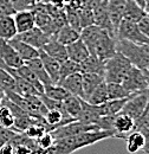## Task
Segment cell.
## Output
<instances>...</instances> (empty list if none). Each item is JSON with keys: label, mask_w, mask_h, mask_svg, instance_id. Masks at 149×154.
<instances>
[{"label": "cell", "mask_w": 149, "mask_h": 154, "mask_svg": "<svg viewBox=\"0 0 149 154\" xmlns=\"http://www.w3.org/2000/svg\"><path fill=\"white\" fill-rule=\"evenodd\" d=\"M109 137H114V132L111 131H89L81 134L55 140L49 148L40 149L36 154H71L81 148L95 145Z\"/></svg>", "instance_id": "1"}, {"label": "cell", "mask_w": 149, "mask_h": 154, "mask_svg": "<svg viewBox=\"0 0 149 154\" xmlns=\"http://www.w3.org/2000/svg\"><path fill=\"white\" fill-rule=\"evenodd\" d=\"M79 38L87 45L90 55H95L101 60H107L117 52L116 38L107 30L95 24L83 27L81 30Z\"/></svg>", "instance_id": "2"}, {"label": "cell", "mask_w": 149, "mask_h": 154, "mask_svg": "<svg viewBox=\"0 0 149 154\" xmlns=\"http://www.w3.org/2000/svg\"><path fill=\"white\" fill-rule=\"evenodd\" d=\"M116 51L138 69L146 70L149 66V44H136L124 39H116Z\"/></svg>", "instance_id": "3"}, {"label": "cell", "mask_w": 149, "mask_h": 154, "mask_svg": "<svg viewBox=\"0 0 149 154\" xmlns=\"http://www.w3.org/2000/svg\"><path fill=\"white\" fill-rule=\"evenodd\" d=\"M131 66L132 64L122 54L116 52L104 60V81L107 83H122Z\"/></svg>", "instance_id": "4"}, {"label": "cell", "mask_w": 149, "mask_h": 154, "mask_svg": "<svg viewBox=\"0 0 149 154\" xmlns=\"http://www.w3.org/2000/svg\"><path fill=\"white\" fill-rule=\"evenodd\" d=\"M116 39H124L136 44H149V39L142 33L137 23L130 20L122 19L117 29Z\"/></svg>", "instance_id": "5"}, {"label": "cell", "mask_w": 149, "mask_h": 154, "mask_svg": "<svg viewBox=\"0 0 149 154\" xmlns=\"http://www.w3.org/2000/svg\"><path fill=\"white\" fill-rule=\"evenodd\" d=\"M148 102V89L143 90V91H140V93H135L130 97H128V100L123 104V107H122L120 113L127 114L128 116H130L131 119L136 120L138 116L143 113V110L147 107Z\"/></svg>", "instance_id": "6"}, {"label": "cell", "mask_w": 149, "mask_h": 154, "mask_svg": "<svg viewBox=\"0 0 149 154\" xmlns=\"http://www.w3.org/2000/svg\"><path fill=\"white\" fill-rule=\"evenodd\" d=\"M121 84L131 94L140 93V91H143V90L148 89L144 70L138 69L134 65L130 68V70L128 71V74L126 75L123 82Z\"/></svg>", "instance_id": "7"}, {"label": "cell", "mask_w": 149, "mask_h": 154, "mask_svg": "<svg viewBox=\"0 0 149 154\" xmlns=\"http://www.w3.org/2000/svg\"><path fill=\"white\" fill-rule=\"evenodd\" d=\"M98 129L99 128L96 125H87V123H83L78 120H74V121H71L69 123H65V125L58 127L50 133L52 135L53 140H58V139H63V137H66V136H72V135L81 134V133H84V132L98 131Z\"/></svg>", "instance_id": "8"}, {"label": "cell", "mask_w": 149, "mask_h": 154, "mask_svg": "<svg viewBox=\"0 0 149 154\" xmlns=\"http://www.w3.org/2000/svg\"><path fill=\"white\" fill-rule=\"evenodd\" d=\"M91 8L93 13V24L107 30L111 36L115 37L114 29L108 13V0H93Z\"/></svg>", "instance_id": "9"}, {"label": "cell", "mask_w": 149, "mask_h": 154, "mask_svg": "<svg viewBox=\"0 0 149 154\" xmlns=\"http://www.w3.org/2000/svg\"><path fill=\"white\" fill-rule=\"evenodd\" d=\"M112 131H114V137L124 140L128 134L135 131V120L127 114L117 113L114 117Z\"/></svg>", "instance_id": "10"}, {"label": "cell", "mask_w": 149, "mask_h": 154, "mask_svg": "<svg viewBox=\"0 0 149 154\" xmlns=\"http://www.w3.org/2000/svg\"><path fill=\"white\" fill-rule=\"evenodd\" d=\"M16 38H18L19 40H23V42L30 44L31 46L40 50L46 43H49V40L52 37H50L47 33H45L39 27L35 26V27H32L29 31H25V32H21V33H17Z\"/></svg>", "instance_id": "11"}, {"label": "cell", "mask_w": 149, "mask_h": 154, "mask_svg": "<svg viewBox=\"0 0 149 154\" xmlns=\"http://www.w3.org/2000/svg\"><path fill=\"white\" fill-rule=\"evenodd\" d=\"M0 62L10 68H19L24 64V60L19 57L17 51L8 43V40L0 38Z\"/></svg>", "instance_id": "12"}, {"label": "cell", "mask_w": 149, "mask_h": 154, "mask_svg": "<svg viewBox=\"0 0 149 154\" xmlns=\"http://www.w3.org/2000/svg\"><path fill=\"white\" fill-rule=\"evenodd\" d=\"M101 116H103V114H102L99 104L98 106L90 104L89 102L82 100V109H81L79 115L77 116L78 121H81L83 123H87V125H95L96 121Z\"/></svg>", "instance_id": "13"}, {"label": "cell", "mask_w": 149, "mask_h": 154, "mask_svg": "<svg viewBox=\"0 0 149 154\" xmlns=\"http://www.w3.org/2000/svg\"><path fill=\"white\" fill-rule=\"evenodd\" d=\"M124 7H126V0H108V13L114 29L115 37H116L120 23L123 19Z\"/></svg>", "instance_id": "14"}, {"label": "cell", "mask_w": 149, "mask_h": 154, "mask_svg": "<svg viewBox=\"0 0 149 154\" xmlns=\"http://www.w3.org/2000/svg\"><path fill=\"white\" fill-rule=\"evenodd\" d=\"M13 19L16 23L17 32L21 33L25 31L31 30L32 27L36 26V20H35V14L32 10H23V11H17L13 14Z\"/></svg>", "instance_id": "15"}, {"label": "cell", "mask_w": 149, "mask_h": 154, "mask_svg": "<svg viewBox=\"0 0 149 154\" xmlns=\"http://www.w3.org/2000/svg\"><path fill=\"white\" fill-rule=\"evenodd\" d=\"M39 59L41 60L44 69L46 70L49 77L51 78L53 84H58L59 82V69H60V63L56 60L55 58L49 56L46 52H44L41 49L39 50Z\"/></svg>", "instance_id": "16"}, {"label": "cell", "mask_w": 149, "mask_h": 154, "mask_svg": "<svg viewBox=\"0 0 149 154\" xmlns=\"http://www.w3.org/2000/svg\"><path fill=\"white\" fill-rule=\"evenodd\" d=\"M8 43L13 46V49L17 51V54L19 55V57L21 58L24 62L26 60H30V59H33L39 56V50L31 46L30 44L23 42V40H19L18 38H12L8 40Z\"/></svg>", "instance_id": "17"}, {"label": "cell", "mask_w": 149, "mask_h": 154, "mask_svg": "<svg viewBox=\"0 0 149 154\" xmlns=\"http://www.w3.org/2000/svg\"><path fill=\"white\" fill-rule=\"evenodd\" d=\"M41 50L44 52H46L49 56L55 58L59 63H63L64 60L68 59V51H66V46L63 45L62 43H59L56 38H51L49 40V43H46Z\"/></svg>", "instance_id": "18"}, {"label": "cell", "mask_w": 149, "mask_h": 154, "mask_svg": "<svg viewBox=\"0 0 149 154\" xmlns=\"http://www.w3.org/2000/svg\"><path fill=\"white\" fill-rule=\"evenodd\" d=\"M104 81V76L93 74V72H82V87H83V97L82 100L87 101L93 90Z\"/></svg>", "instance_id": "19"}, {"label": "cell", "mask_w": 149, "mask_h": 154, "mask_svg": "<svg viewBox=\"0 0 149 154\" xmlns=\"http://www.w3.org/2000/svg\"><path fill=\"white\" fill-rule=\"evenodd\" d=\"M66 51H68V58L74 62H77V63L83 62L90 55L87 45L81 38H78L77 40H74V43L66 45Z\"/></svg>", "instance_id": "20"}, {"label": "cell", "mask_w": 149, "mask_h": 154, "mask_svg": "<svg viewBox=\"0 0 149 154\" xmlns=\"http://www.w3.org/2000/svg\"><path fill=\"white\" fill-rule=\"evenodd\" d=\"M64 89H66L71 95L83 97V87H82V72H74L70 76L65 77L58 83Z\"/></svg>", "instance_id": "21"}, {"label": "cell", "mask_w": 149, "mask_h": 154, "mask_svg": "<svg viewBox=\"0 0 149 154\" xmlns=\"http://www.w3.org/2000/svg\"><path fill=\"white\" fill-rule=\"evenodd\" d=\"M81 72H93L104 76V60H101L95 55H89L83 62L79 63Z\"/></svg>", "instance_id": "22"}, {"label": "cell", "mask_w": 149, "mask_h": 154, "mask_svg": "<svg viewBox=\"0 0 149 154\" xmlns=\"http://www.w3.org/2000/svg\"><path fill=\"white\" fill-rule=\"evenodd\" d=\"M143 17H146V10L141 7L134 0H126V7L123 13V19L138 23Z\"/></svg>", "instance_id": "23"}, {"label": "cell", "mask_w": 149, "mask_h": 154, "mask_svg": "<svg viewBox=\"0 0 149 154\" xmlns=\"http://www.w3.org/2000/svg\"><path fill=\"white\" fill-rule=\"evenodd\" d=\"M16 72H17L21 78H24L25 81H27L31 85H33L39 94H43V93H44V85H43V83L38 79V77L36 76V74H35L25 63H24L23 65H20L19 68H16Z\"/></svg>", "instance_id": "24"}, {"label": "cell", "mask_w": 149, "mask_h": 154, "mask_svg": "<svg viewBox=\"0 0 149 154\" xmlns=\"http://www.w3.org/2000/svg\"><path fill=\"white\" fill-rule=\"evenodd\" d=\"M24 63L36 74V76H37L38 79L43 83L44 87H45V85H49V84H53L52 81H51V78L47 75L46 70L44 69V65H43L41 60L39 59V57L30 59V60H26V62H24Z\"/></svg>", "instance_id": "25"}, {"label": "cell", "mask_w": 149, "mask_h": 154, "mask_svg": "<svg viewBox=\"0 0 149 154\" xmlns=\"http://www.w3.org/2000/svg\"><path fill=\"white\" fill-rule=\"evenodd\" d=\"M79 31L78 30H76L74 29L72 26H70L69 24H65V25H63L59 30H58V32L56 33V36H55V38L59 42V43H62L63 45H69V44H71V43H74V40H77V39L79 38Z\"/></svg>", "instance_id": "26"}, {"label": "cell", "mask_w": 149, "mask_h": 154, "mask_svg": "<svg viewBox=\"0 0 149 154\" xmlns=\"http://www.w3.org/2000/svg\"><path fill=\"white\" fill-rule=\"evenodd\" d=\"M124 140L127 141V152L130 154H135L138 151H142L146 142L144 135L136 129L132 131L130 134H128Z\"/></svg>", "instance_id": "27"}, {"label": "cell", "mask_w": 149, "mask_h": 154, "mask_svg": "<svg viewBox=\"0 0 149 154\" xmlns=\"http://www.w3.org/2000/svg\"><path fill=\"white\" fill-rule=\"evenodd\" d=\"M17 27L13 16H6L0 18V38L5 40L14 38L17 36Z\"/></svg>", "instance_id": "28"}, {"label": "cell", "mask_w": 149, "mask_h": 154, "mask_svg": "<svg viewBox=\"0 0 149 154\" xmlns=\"http://www.w3.org/2000/svg\"><path fill=\"white\" fill-rule=\"evenodd\" d=\"M62 102H63L65 112L71 117L77 120V116L79 115L81 109H82V98L70 94L68 97H65Z\"/></svg>", "instance_id": "29"}, {"label": "cell", "mask_w": 149, "mask_h": 154, "mask_svg": "<svg viewBox=\"0 0 149 154\" xmlns=\"http://www.w3.org/2000/svg\"><path fill=\"white\" fill-rule=\"evenodd\" d=\"M108 101V91H107V82L103 81L93 93L90 94V96L88 97L87 102H89L90 104H95V106H98V104H102L104 102Z\"/></svg>", "instance_id": "30"}, {"label": "cell", "mask_w": 149, "mask_h": 154, "mask_svg": "<svg viewBox=\"0 0 149 154\" xmlns=\"http://www.w3.org/2000/svg\"><path fill=\"white\" fill-rule=\"evenodd\" d=\"M107 91H108V100L127 98L132 95L121 83H107Z\"/></svg>", "instance_id": "31"}, {"label": "cell", "mask_w": 149, "mask_h": 154, "mask_svg": "<svg viewBox=\"0 0 149 154\" xmlns=\"http://www.w3.org/2000/svg\"><path fill=\"white\" fill-rule=\"evenodd\" d=\"M44 95H46L47 97L52 98V100H57V101H63L65 97H68L70 95V93L64 89L62 85L59 84H49L44 87Z\"/></svg>", "instance_id": "32"}, {"label": "cell", "mask_w": 149, "mask_h": 154, "mask_svg": "<svg viewBox=\"0 0 149 154\" xmlns=\"http://www.w3.org/2000/svg\"><path fill=\"white\" fill-rule=\"evenodd\" d=\"M74 72H81V68H79V63L74 62L71 59H66L63 63H60V69H59V82L63 81L65 77L70 76ZM58 82V83H59Z\"/></svg>", "instance_id": "33"}, {"label": "cell", "mask_w": 149, "mask_h": 154, "mask_svg": "<svg viewBox=\"0 0 149 154\" xmlns=\"http://www.w3.org/2000/svg\"><path fill=\"white\" fill-rule=\"evenodd\" d=\"M0 89L2 91H14L16 81L7 70L0 68Z\"/></svg>", "instance_id": "34"}, {"label": "cell", "mask_w": 149, "mask_h": 154, "mask_svg": "<svg viewBox=\"0 0 149 154\" xmlns=\"http://www.w3.org/2000/svg\"><path fill=\"white\" fill-rule=\"evenodd\" d=\"M0 126L10 129H12L14 126V115L12 114L10 108L4 104H1L0 107Z\"/></svg>", "instance_id": "35"}, {"label": "cell", "mask_w": 149, "mask_h": 154, "mask_svg": "<svg viewBox=\"0 0 149 154\" xmlns=\"http://www.w3.org/2000/svg\"><path fill=\"white\" fill-rule=\"evenodd\" d=\"M135 129L136 131L149 129V102L147 107L144 108L143 113L135 120Z\"/></svg>", "instance_id": "36"}, {"label": "cell", "mask_w": 149, "mask_h": 154, "mask_svg": "<svg viewBox=\"0 0 149 154\" xmlns=\"http://www.w3.org/2000/svg\"><path fill=\"white\" fill-rule=\"evenodd\" d=\"M53 141H55V140H53L51 133H50V132H45L41 136H39L38 139H36V142H37V146H38V151L49 148V147L53 143Z\"/></svg>", "instance_id": "37"}, {"label": "cell", "mask_w": 149, "mask_h": 154, "mask_svg": "<svg viewBox=\"0 0 149 154\" xmlns=\"http://www.w3.org/2000/svg\"><path fill=\"white\" fill-rule=\"evenodd\" d=\"M13 8L17 11H23V10H31L32 6L36 4L35 0H10Z\"/></svg>", "instance_id": "38"}, {"label": "cell", "mask_w": 149, "mask_h": 154, "mask_svg": "<svg viewBox=\"0 0 149 154\" xmlns=\"http://www.w3.org/2000/svg\"><path fill=\"white\" fill-rule=\"evenodd\" d=\"M16 13V10L13 8L10 0H0V18H4L6 16H13Z\"/></svg>", "instance_id": "39"}, {"label": "cell", "mask_w": 149, "mask_h": 154, "mask_svg": "<svg viewBox=\"0 0 149 154\" xmlns=\"http://www.w3.org/2000/svg\"><path fill=\"white\" fill-rule=\"evenodd\" d=\"M17 132H14L13 129L10 128H5L2 126H0V146H2L6 142H11L12 139L16 136Z\"/></svg>", "instance_id": "40"}, {"label": "cell", "mask_w": 149, "mask_h": 154, "mask_svg": "<svg viewBox=\"0 0 149 154\" xmlns=\"http://www.w3.org/2000/svg\"><path fill=\"white\" fill-rule=\"evenodd\" d=\"M140 30L142 31V33L149 39V20L147 19V17H143L142 19L137 23Z\"/></svg>", "instance_id": "41"}, {"label": "cell", "mask_w": 149, "mask_h": 154, "mask_svg": "<svg viewBox=\"0 0 149 154\" xmlns=\"http://www.w3.org/2000/svg\"><path fill=\"white\" fill-rule=\"evenodd\" d=\"M0 154H14L12 142H6L2 146H0Z\"/></svg>", "instance_id": "42"}, {"label": "cell", "mask_w": 149, "mask_h": 154, "mask_svg": "<svg viewBox=\"0 0 149 154\" xmlns=\"http://www.w3.org/2000/svg\"><path fill=\"white\" fill-rule=\"evenodd\" d=\"M52 6H55L57 8H64L65 7V4H66V0H43Z\"/></svg>", "instance_id": "43"}, {"label": "cell", "mask_w": 149, "mask_h": 154, "mask_svg": "<svg viewBox=\"0 0 149 154\" xmlns=\"http://www.w3.org/2000/svg\"><path fill=\"white\" fill-rule=\"evenodd\" d=\"M4 96H5V93L0 89V107H1V104H2V98H4Z\"/></svg>", "instance_id": "44"}, {"label": "cell", "mask_w": 149, "mask_h": 154, "mask_svg": "<svg viewBox=\"0 0 149 154\" xmlns=\"http://www.w3.org/2000/svg\"><path fill=\"white\" fill-rule=\"evenodd\" d=\"M144 10L146 11L149 10V0H144Z\"/></svg>", "instance_id": "45"}, {"label": "cell", "mask_w": 149, "mask_h": 154, "mask_svg": "<svg viewBox=\"0 0 149 154\" xmlns=\"http://www.w3.org/2000/svg\"><path fill=\"white\" fill-rule=\"evenodd\" d=\"M144 72H146V78H147V84H148V89H149V72L147 70H144Z\"/></svg>", "instance_id": "46"}, {"label": "cell", "mask_w": 149, "mask_h": 154, "mask_svg": "<svg viewBox=\"0 0 149 154\" xmlns=\"http://www.w3.org/2000/svg\"><path fill=\"white\" fill-rule=\"evenodd\" d=\"M146 17H147V19L149 20V10L148 11H146Z\"/></svg>", "instance_id": "47"}, {"label": "cell", "mask_w": 149, "mask_h": 154, "mask_svg": "<svg viewBox=\"0 0 149 154\" xmlns=\"http://www.w3.org/2000/svg\"><path fill=\"white\" fill-rule=\"evenodd\" d=\"M146 70H147V71H148V72H149V66H148V68H147V69H146Z\"/></svg>", "instance_id": "48"}, {"label": "cell", "mask_w": 149, "mask_h": 154, "mask_svg": "<svg viewBox=\"0 0 149 154\" xmlns=\"http://www.w3.org/2000/svg\"><path fill=\"white\" fill-rule=\"evenodd\" d=\"M148 98H149V89H148Z\"/></svg>", "instance_id": "49"}, {"label": "cell", "mask_w": 149, "mask_h": 154, "mask_svg": "<svg viewBox=\"0 0 149 154\" xmlns=\"http://www.w3.org/2000/svg\"><path fill=\"white\" fill-rule=\"evenodd\" d=\"M37 1H43V0H37Z\"/></svg>", "instance_id": "50"}, {"label": "cell", "mask_w": 149, "mask_h": 154, "mask_svg": "<svg viewBox=\"0 0 149 154\" xmlns=\"http://www.w3.org/2000/svg\"><path fill=\"white\" fill-rule=\"evenodd\" d=\"M35 1H36V2H37V0H35Z\"/></svg>", "instance_id": "51"}, {"label": "cell", "mask_w": 149, "mask_h": 154, "mask_svg": "<svg viewBox=\"0 0 149 154\" xmlns=\"http://www.w3.org/2000/svg\"><path fill=\"white\" fill-rule=\"evenodd\" d=\"M66 1H68V0H66Z\"/></svg>", "instance_id": "52"}]
</instances>
